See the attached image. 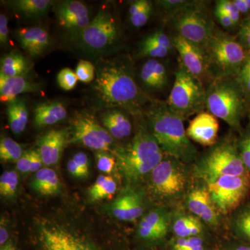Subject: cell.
<instances>
[{"mask_svg":"<svg viewBox=\"0 0 250 250\" xmlns=\"http://www.w3.org/2000/svg\"><path fill=\"white\" fill-rule=\"evenodd\" d=\"M218 118L208 111H202L189 123L188 137L205 147H211L218 141Z\"/></svg>","mask_w":250,"mask_h":250,"instance_id":"19","label":"cell"},{"mask_svg":"<svg viewBox=\"0 0 250 250\" xmlns=\"http://www.w3.org/2000/svg\"><path fill=\"white\" fill-rule=\"evenodd\" d=\"M71 159L81 168L83 169L85 172H89V159L85 153H77Z\"/></svg>","mask_w":250,"mask_h":250,"instance_id":"51","label":"cell"},{"mask_svg":"<svg viewBox=\"0 0 250 250\" xmlns=\"http://www.w3.org/2000/svg\"><path fill=\"white\" fill-rule=\"evenodd\" d=\"M9 5L19 14L29 18H39L48 12L53 1L50 0H16Z\"/></svg>","mask_w":250,"mask_h":250,"instance_id":"29","label":"cell"},{"mask_svg":"<svg viewBox=\"0 0 250 250\" xmlns=\"http://www.w3.org/2000/svg\"><path fill=\"white\" fill-rule=\"evenodd\" d=\"M31 150L24 152L21 159L16 162V167L19 172L23 174L30 172Z\"/></svg>","mask_w":250,"mask_h":250,"instance_id":"46","label":"cell"},{"mask_svg":"<svg viewBox=\"0 0 250 250\" xmlns=\"http://www.w3.org/2000/svg\"><path fill=\"white\" fill-rule=\"evenodd\" d=\"M93 88L102 103L123 108L134 116L141 114L148 100L136 83L131 67L118 59L100 62Z\"/></svg>","mask_w":250,"mask_h":250,"instance_id":"1","label":"cell"},{"mask_svg":"<svg viewBox=\"0 0 250 250\" xmlns=\"http://www.w3.org/2000/svg\"><path fill=\"white\" fill-rule=\"evenodd\" d=\"M152 11V4L150 1L134 17L129 18L131 24L136 28L142 27L146 25L150 18Z\"/></svg>","mask_w":250,"mask_h":250,"instance_id":"44","label":"cell"},{"mask_svg":"<svg viewBox=\"0 0 250 250\" xmlns=\"http://www.w3.org/2000/svg\"><path fill=\"white\" fill-rule=\"evenodd\" d=\"M148 0H137L131 3L129 8V18L134 17L147 5Z\"/></svg>","mask_w":250,"mask_h":250,"instance_id":"52","label":"cell"},{"mask_svg":"<svg viewBox=\"0 0 250 250\" xmlns=\"http://www.w3.org/2000/svg\"><path fill=\"white\" fill-rule=\"evenodd\" d=\"M70 136L69 142L78 143L97 152H108L113 143V138L107 130L87 112H81L74 116Z\"/></svg>","mask_w":250,"mask_h":250,"instance_id":"12","label":"cell"},{"mask_svg":"<svg viewBox=\"0 0 250 250\" xmlns=\"http://www.w3.org/2000/svg\"><path fill=\"white\" fill-rule=\"evenodd\" d=\"M65 105L59 101L39 104L34 109V123L36 128L46 127L60 123L66 118Z\"/></svg>","mask_w":250,"mask_h":250,"instance_id":"23","label":"cell"},{"mask_svg":"<svg viewBox=\"0 0 250 250\" xmlns=\"http://www.w3.org/2000/svg\"><path fill=\"white\" fill-rule=\"evenodd\" d=\"M205 235L190 238H176L172 243V250H207Z\"/></svg>","mask_w":250,"mask_h":250,"instance_id":"37","label":"cell"},{"mask_svg":"<svg viewBox=\"0 0 250 250\" xmlns=\"http://www.w3.org/2000/svg\"><path fill=\"white\" fill-rule=\"evenodd\" d=\"M43 161L39 150H31L30 172H37L42 168Z\"/></svg>","mask_w":250,"mask_h":250,"instance_id":"49","label":"cell"},{"mask_svg":"<svg viewBox=\"0 0 250 250\" xmlns=\"http://www.w3.org/2000/svg\"><path fill=\"white\" fill-rule=\"evenodd\" d=\"M102 123L114 139H126L132 133V123L129 117L122 110L111 109L105 112L102 116Z\"/></svg>","mask_w":250,"mask_h":250,"instance_id":"25","label":"cell"},{"mask_svg":"<svg viewBox=\"0 0 250 250\" xmlns=\"http://www.w3.org/2000/svg\"><path fill=\"white\" fill-rule=\"evenodd\" d=\"M238 152L250 175V119L249 123L237 136Z\"/></svg>","mask_w":250,"mask_h":250,"instance_id":"36","label":"cell"},{"mask_svg":"<svg viewBox=\"0 0 250 250\" xmlns=\"http://www.w3.org/2000/svg\"><path fill=\"white\" fill-rule=\"evenodd\" d=\"M248 116H249V118L250 119V113H249V115H248Z\"/></svg>","mask_w":250,"mask_h":250,"instance_id":"58","label":"cell"},{"mask_svg":"<svg viewBox=\"0 0 250 250\" xmlns=\"http://www.w3.org/2000/svg\"><path fill=\"white\" fill-rule=\"evenodd\" d=\"M29 69V62L24 56L11 53L1 59L0 74L9 77L23 76Z\"/></svg>","mask_w":250,"mask_h":250,"instance_id":"31","label":"cell"},{"mask_svg":"<svg viewBox=\"0 0 250 250\" xmlns=\"http://www.w3.org/2000/svg\"><path fill=\"white\" fill-rule=\"evenodd\" d=\"M116 180L111 176L102 174L90 188L89 196L92 201H100L111 197L117 191Z\"/></svg>","mask_w":250,"mask_h":250,"instance_id":"32","label":"cell"},{"mask_svg":"<svg viewBox=\"0 0 250 250\" xmlns=\"http://www.w3.org/2000/svg\"><path fill=\"white\" fill-rule=\"evenodd\" d=\"M145 210L143 192L131 187L126 189L110 206L111 215L124 222H134L142 218Z\"/></svg>","mask_w":250,"mask_h":250,"instance_id":"18","label":"cell"},{"mask_svg":"<svg viewBox=\"0 0 250 250\" xmlns=\"http://www.w3.org/2000/svg\"><path fill=\"white\" fill-rule=\"evenodd\" d=\"M121 36L114 15L108 9L103 8L75 38L81 49L90 54H99L109 52L119 42Z\"/></svg>","mask_w":250,"mask_h":250,"instance_id":"9","label":"cell"},{"mask_svg":"<svg viewBox=\"0 0 250 250\" xmlns=\"http://www.w3.org/2000/svg\"><path fill=\"white\" fill-rule=\"evenodd\" d=\"M95 161L98 170L103 173L111 174L118 170L116 157L106 151L95 153Z\"/></svg>","mask_w":250,"mask_h":250,"instance_id":"38","label":"cell"},{"mask_svg":"<svg viewBox=\"0 0 250 250\" xmlns=\"http://www.w3.org/2000/svg\"><path fill=\"white\" fill-rule=\"evenodd\" d=\"M230 228L235 234L250 243V202L243 204L233 212Z\"/></svg>","mask_w":250,"mask_h":250,"instance_id":"30","label":"cell"},{"mask_svg":"<svg viewBox=\"0 0 250 250\" xmlns=\"http://www.w3.org/2000/svg\"><path fill=\"white\" fill-rule=\"evenodd\" d=\"M216 6L223 10L229 16L235 26L239 24L241 14H240L239 11L233 1L220 0V1H217Z\"/></svg>","mask_w":250,"mask_h":250,"instance_id":"43","label":"cell"},{"mask_svg":"<svg viewBox=\"0 0 250 250\" xmlns=\"http://www.w3.org/2000/svg\"><path fill=\"white\" fill-rule=\"evenodd\" d=\"M204 50L213 80L236 77L248 55L238 39L220 31L215 25Z\"/></svg>","mask_w":250,"mask_h":250,"instance_id":"7","label":"cell"},{"mask_svg":"<svg viewBox=\"0 0 250 250\" xmlns=\"http://www.w3.org/2000/svg\"><path fill=\"white\" fill-rule=\"evenodd\" d=\"M206 109L241 134L242 121L249 115L250 108L236 77H219L211 81L207 88Z\"/></svg>","mask_w":250,"mask_h":250,"instance_id":"6","label":"cell"},{"mask_svg":"<svg viewBox=\"0 0 250 250\" xmlns=\"http://www.w3.org/2000/svg\"><path fill=\"white\" fill-rule=\"evenodd\" d=\"M78 81L76 73L67 67L62 69L57 75V82L59 86L66 91L75 88Z\"/></svg>","mask_w":250,"mask_h":250,"instance_id":"41","label":"cell"},{"mask_svg":"<svg viewBox=\"0 0 250 250\" xmlns=\"http://www.w3.org/2000/svg\"><path fill=\"white\" fill-rule=\"evenodd\" d=\"M238 40L248 54H250V15L243 22L238 33Z\"/></svg>","mask_w":250,"mask_h":250,"instance_id":"45","label":"cell"},{"mask_svg":"<svg viewBox=\"0 0 250 250\" xmlns=\"http://www.w3.org/2000/svg\"><path fill=\"white\" fill-rule=\"evenodd\" d=\"M17 39L21 47L32 57L42 55L50 45L49 33L40 27L18 29Z\"/></svg>","mask_w":250,"mask_h":250,"instance_id":"21","label":"cell"},{"mask_svg":"<svg viewBox=\"0 0 250 250\" xmlns=\"http://www.w3.org/2000/svg\"><path fill=\"white\" fill-rule=\"evenodd\" d=\"M67 142L69 135L65 129H52L42 136L38 141V150L44 166L49 167L59 162Z\"/></svg>","mask_w":250,"mask_h":250,"instance_id":"20","label":"cell"},{"mask_svg":"<svg viewBox=\"0 0 250 250\" xmlns=\"http://www.w3.org/2000/svg\"><path fill=\"white\" fill-rule=\"evenodd\" d=\"M172 41L178 52L181 65L203 83L207 80L211 82L213 78L205 50L177 34Z\"/></svg>","mask_w":250,"mask_h":250,"instance_id":"14","label":"cell"},{"mask_svg":"<svg viewBox=\"0 0 250 250\" xmlns=\"http://www.w3.org/2000/svg\"><path fill=\"white\" fill-rule=\"evenodd\" d=\"M0 250H18L11 243H6L5 246L1 247Z\"/></svg>","mask_w":250,"mask_h":250,"instance_id":"56","label":"cell"},{"mask_svg":"<svg viewBox=\"0 0 250 250\" xmlns=\"http://www.w3.org/2000/svg\"><path fill=\"white\" fill-rule=\"evenodd\" d=\"M192 165L194 178L206 184L225 176L250 175L238 152L237 136L233 133L218 140Z\"/></svg>","mask_w":250,"mask_h":250,"instance_id":"5","label":"cell"},{"mask_svg":"<svg viewBox=\"0 0 250 250\" xmlns=\"http://www.w3.org/2000/svg\"><path fill=\"white\" fill-rule=\"evenodd\" d=\"M9 239V232L7 229L6 228L4 225V222L3 220L1 221V227H0V244L1 246H4L6 244Z\"/></svg>","mask_w":250,"mask_h":250,"instance_id":"53","label":"cell"},{"mask_svg":"<svg viewBox=\"0 0 250 250\" xmlns=\"http://www.w3.org/2000/svg\"><path fill=\"white\" fill-rule=\"evenodd\" d=\"M206 184L223 216L236 211L250 195V175L225 176Z\"/></svg>","mask_w":250,"mask_h":250,"instance_id":"11","label":"cell"},{"mask_svg":"<svg viewBox=\"0 0 250 250\" xmlns=\"http://www.w3.org/2000/svg\"><path fill=\"white\" fill-rule=\"evenodd\" d=\"M208 228L196 216L183 210H174L171 231L175 238H185L205 235Z\"/></svg>","mask_w":250,"mask_h":250,"instance_id":"22","label":"cell"},{"mask_svg":"<svg viewBox=\"0 0 250 250\" xmlns=\"http://www.w3.org/2000/svg\"><path fill=\"white\" fill-rule=\"evenodd\" d=\"M192 1L186 0H162L158 1L161 8L165 11L170 19H172L177 13L182 11L188 5L191 4Z\"/></svg>","mask_w":250,"mask_h":250,"instance_id":"42","label":"cell"},{"mask_svg":"<svg viewBox=\"0 0 250 250\" xmlns=\"http://www.w3.org/2000/svg\"><path fill=\"white\" fill-rule=\"evenodd\" d=\"M59 24L75 37L90 22L88 6L76 0H68L59 3L55 7Z\"/></svg>","mask_w":250,"mask_h":250,"instance_id":"17","label":"cell"},{"mask_svg":"<svg viewBox=\"0 0 250 250\" xmlns=\"http://www.w3.org/2000/svg\"><path fill=\"white\" fill-rule=\"evenodd\" d=\"M67 169L69 173L71 174L72 177L77 179L86 178L89 174V172H85L83 169L81 168L72 159L67 162Z\"/></svg>","mask_w":250,"mask_h":250,"instance_id":"47","label":"cell"},{"mask_svg":"<svg viewBox=\"0 0 250 250\" xmlns=\"http://www.w3.org/2000/svg\"><path fill=\"white\" fill-rule=\"evenodd\" d=\"M78 80L83 83H90L95 79V67L93 64L88 61L81 60L75 70Z\"/></svg>","mask_w":250,"mask_h":250,"instance_id":"40","label":"cell"},{"mask_svg":"<svg viewBox=\"0 0 250 250\" xmlns=\"http://www.w3.org/2000/svg\"><path fill=\"white\" fill-rule=\"evenodd\" d=\"M39 240L43 250H97L85 238L59 225L41 227Z\"/></svg>","mask_w":250,"mask_h":250,"instance_id":"15","label":"cell"},{"mask_svg":"<svg viewBox=\"0 0 250 250\" xmlns=\"http://www.w3.org/2000/svg\"><path fill=\"white\" fill-rule=\"evenodd\" d=\"M31 187L34 191L44 196L57 195L62 189L57 172L49 167H42L36 172Z\"/></svg>","mask_w":250,"mask_h":250,"instance_id":"27","label":"cell"},{"mask_svg":"<svg viewBox=\"0 0 250 250\" xmlns=\"http://www.w3.org/2000/svg\"><path fill=\"white\" fill-rule=\"evenodd\" d=\"M147 126L166 155L192 165L198 151L188 137L184 120L169 108L166 102L153 100L146 113Z\"/></svg>","mask_w":250,"mask_h":250,"instance_id":"2","label":"cell"},{"mask_svg":"<svg viewBox=\"0 0 250 250\" xmlns=\"http://www.w3.org/2000/svg\"><path fill=\"white\" fill-rule=\"evenodd\" d=\"M214 14L215 17L218 19L219 22L221 24V25L223 26V27L229 29V28H231L235 26L229 16L223 10L218 7V6H215Z\"/></svg>","mask_w":250,"mask_h":250,"instance_id":"48","label":"cell"},{"mask_svg":"<svg viewBox=\"0 0 250 250\" xmlns=\"http://www.w3.org/2000/svg\"><path fill=\"white\" fill-rule=\"evenodd\" d=\"M195 180L184 198L186 208L208 228H219L221 225L223 215L215 207L207 184L202 181Z\"/></svg>","mask_w":250,"mask_h":250,"instance_id":"13","label":"cell"},{"mask_svg":"<svg viewBox=\"0 0 250 250\" xmlns=\"http://www.w3.org/2000/svg\"><path fill=\"white\" fill-rule=\"evenodd\" d=\"M229 250H250V245L237 244L230 248Z\"/></svg>","mask_w":250,"mask_h":250,"instance_id":"55","label":"cell"},{"mask_svg":"<svg viewBox=\"0 0 250 250\" xmlns=\"http://www.w3.org/2000/svg\"><path fill=\"white\" fill-rule=\"evenodd\" d=\"M118 170L131 187L147 180L165 154L147 125H140L129 144L114 152Z\"/></svg>","mask_w":250,"mask_h":250,"instance_id":"3","label":"cell"},{"mask_svg":"<svg viewBox=\"0 0 250 250\" xmlns=\"http://www.w3.org/2000/svg\"><path fill=\"white\" fill-rule=\"evenodd\" d=\"M19 179L14 170L4 171L0 177V194L4 197H12L17 192Z\"/></svg>","mask_w":250,"mask_h":250,"instance_id":"35","label":"cell"},{"mask_svg":"<svg viewBox=\"0 0 250 250\" xmlns=\"http://www.w3.org/2000/svg\"><path fill=\"white\" fill-rule=\"evenodd\" d=\"M170 51L146 37L140 44L139 54L140 57L155 59L167 57Z\"/></svg>","mask_w":250,"mask_h":250,"instance_id":"34","label":"cell"},{"mask_svg":"<svg viewBox=\"0 0 250 250\" xmlns=\"http://www.w3.org/2000/svg\"><path fill=\"white\" fill-rule=\"evenodd\" d=\"M233 2L235 3L240 14L242 15H247L249 16L250 15V11L247 6L246 1L245 0H233Z\"/></svg>","mask_w":250,"mask_h":250,"instance_id":"54","label":"cell"},{"mask_svg":"<svg viewBox=\"0 0 250 250\" xmlns=\"http://www.w3.org/2000/svg\"><path fill=\"white\" fill-rule=\"evenodd\" d=\"M192 178V166L165 154L147 177V190L159 206L170 208L184 200Z\"/></svg>","mask_w":250,"mask_h":250,"instance_id":"4","label":"cell"},{"mask_svg":"<svg viewBox=\"0 0 250 250\" xmlns=\"http://www.w3.org/2000/svg\"><path fill=\"white\" fill-rule=\"evenodd\" d=\"M174 27L186 40L205 49L214 24L210 21L203 4L192 1L172 18Z\"/></svg>","mask_w":250,"mask_h":250,"instance_id":"10","label":"cell"},{"mask_svg":"<svg viewBox=\"0 0 250 250\" xmlns=\"http://www.w3.org/2000/svg\"><path fill=\"white\" fill-rule=\"evenodd\" d=\"M19 143L9 137H1L0 141V159L2 162H17L23 155Z\"/></svg>","mask_w":250,"mask_h":250,"instance_id":"33","label":"cell"},{"mask_svg":"<svg viewBox=\"0 0 250 250\" xmlns=\"http://www.w3.org/2000/svg\"><path fill=\"white\" fill-rule=\"evenodd\" d=\"M39 88L37 84L23 76L6 77L0 74V100L9 103L22 93H32Z\"/></svg>","mask_w":250,"mask_h":250,"instance_id":"24","label":"cell"},{"mask_svg":"<svg viewBox=\"0 0 250 250\" xmlns=\"http://www.w3.org/2000/svg\"><path fill=\"white\" fill-rule=\"evenodd\" d=\"M245 1H246L247 6H248V9H249L250 11V0H245Z\"/></svg>","mask_w":250,"mask_h":250,"instance_id":"57","label":"cell"},{"mask_svg":"<svg viewBox=\"0 0 250 250\" xmlns=\"http://www.w3.org/2000/svg\"><path fill=\"white\" fill-rule=\"evenodd\" d=\"M236 78L241 85L250 109V54H248Z\"/></svg>","mask_w":250,"mask_h":250,"instance_id":"39","label":"cell"},{"mask_svg":"<svg viewBox=\"0 0 250 250\" xmlns=\"http://www.w3.org/2000/svg\"><path fill=\"white\" fill-rule=\"evenodd\" d=\"M207 89L204 83L192 76L180 63L170 95L166 100L169 108L184 121L206 109Z\"/></svg>","mask_w":250,"mask_h":250,"instance_id":"8","label":"cell"},{"mask_svg":"<svg viewBox=\"0 0 250 250\" xmlns=\"http://www.w3.org/2000/svg\"><path fill=\"white\" fill-rule=\"evenodd\" d=\"M140 78L143 84L152 90H161L167 82V74L164 63L154 59H149L143 64Z\"/></svg>","mask_w":250,"mask_h":250,"instance_id":"26","label":"cell"},{"mask_svg":"<svg viewBox=\"0 0 250 250\" xmlns=\"http://www.w3.org/2000/svg\"><path fill=\"white\" fill-rule=\"evenodd\" d=\"M9 28H8V19L3 14L0 15V42L5 45L7 42L9 37Z\"/></svg>","mask_w":250,"mask_h":250,"instance_id":"50","label":"cell"},{"mask_svg":"<svg viewBox=\"0 0 250 250\" xmlns=\"http://www.w3.org/2000/svg\"><path fill=\"white\" fill-rule=\"evenodd\" d=\"M6 114L13 133L19 135L24 132L29 121V113L25 103L17 98L7 103Z\"/></svg>","mask_w":250,"mask_h":250,"instance_id":"28","label":"cell"},{"mask_svg":"<svg viewBox=\"0 0 250 250\" xmlns=\"http://www.w3.org/2000/svg\"><path fill=\"white\" fill-rule=\"evenodd\" d=\"M173 210L158 206L144 214L137 227V234L143 241L157 243L165 239L171 231Z\"/></svg>","mask_w":250,"mask_h":250,"instance_id":"16","label":"cell"}]
</instances>
